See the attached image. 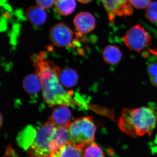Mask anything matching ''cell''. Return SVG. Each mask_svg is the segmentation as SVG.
I'll return each instance as SVG.
<instances>
[{
    "mask_svg": "<svg viewBox=\"0 0 157 157\" xmlns=\"http://www.w3.org/2000/svg\"><path fill=\"white\" fill-rule=\"evenodd\" d=\"M147 73L152 84L157 87V63H152L148 65Z\"/></svg>",
    "mask_w": 157,
    "mask_h": 157,
    "instance_id": "obj_19",
    "label": "cell"
},
{
    "mask_svg": "<svg viewBox=\"0 0 157 157\" xmlns=\"http://www.w3.org/2000/svg\"><path fill=\"white\" fill-rule=\"evenodd\" d=\"M68 126L71 142L75 145L85 148L94 142L96 127L92 117L78 118L71 122Z\"/></svg>",
    "mask_w": 157,
    "mask_h": 157,
    "instance_id": "obj_3",
    "label": "cell"
},
{
    "mask_svg": "<svg viewBox=\"0 0 157 157\" xmlns=\"http://www.w3.org/2000/svg\"><path fill=\"white\" fill-rule=\"evenodd\" d=\"M146 17L152 23L157 22V2H151L147 7Z\"/></svg>",
    "mask_w": 157,
    "mask_h": 157,
    "instance_id": "obj_18",
    "label": "cell"
},
{
    "mask_svg": "<svg viewBox=\"0 0 157 157\" xmlns=\"http://www.w3.org/2000/svg\"><path fill=\"white\" fill-rule=\"evenodd\" d=\"M49 38L52 43L58 47L70 46L73 38L72 30L63 23H59L54 25L50 31Z\"/></svg>",
    "mask_w": 157,
    "mask_h": 157,
    "instance_id": "obj_7",
    "label": "cell"
},
{
    "mask_svg": "<svg viewBox=\"0 0 157 157\" xmlns=\"http://www.w3.org/2000/svg\"><path fill=\"white\" fill-rule=\"evenodd\" d=\"M45 53H40L34 62L36 72L41 78L42 95L49 107L57 105L67 106L75 105L72 94L67 91L59 78V69L52 61L45 60Z\"/></svg>",
    "mask_w": 157,
    "mask_h": 157,
    "instance_id": "obj_1",
    "label": "cell"
},
{
    "mask_svg": "<svg viewBox=\"0 0 157 157\" xmlns=\"http://www.w3.org/2000/svg\"><path fill=\"white\" fill-rule=\"evenodd\" d=\"M56 126L49 120L43 124L36 130V133L33 143L26 150L31 157H49L51 152L50 142Z\"/></svg>",
    "mask_w": 157,
    "mask_h": 157,
    "instance_id": "obj_4",
    "label": "cell"
},
{
    "mask_svg": "<svg viewBox=\"0 0 157 157\" xmlns=\"http://www.w3.org/2000/svg\"><path fill=\"white\" fill-rule=\"evenodd\" d=\"M73 23L80 34L89 33L95 28V18L93 14L88 12L78 13L74 17Z\"/></svg>",
    "mask_w": 157,
    "mask_h": 157,
    "instance_id": "obj_8",
    "label": "cell"
},
{
    "mask_svg": "<svg viewBox=\"0 0 157 157\" xmlns=\"http://www.w3.org/2000/svg\"><path fill=\"white\" fill-rule=\"evenodd\" d=\"M131 5L138 9L147 8L151 3V0H129Z\"/></svg>",
    "mask_w": 157,
    "mask_h": 157,
    "instance_id": "obj_20",
    "label": "cell"
},
{
    "mask_svg": "<svg viewBox=\"0 0 157 157\" xmlns=\"http://www.w3.org/2000/svg\"><path fill=\"white\" fill-rule=\"evenodd\" d=\"M1 126H2V114H1Z\"/></svg>",
    "mask_w": 157,
    "mask_h": 157,
    "instance_id": "obj_24",
    "label": "cell"
},
{
    "mask_svg": "<svg viewBox=\"0 0 157 157\" xmlns=\"http://www.w3.org/2000/svg\"><path fill=\"white\" fill-rule=\"evenodd\" d=\"M36 3L38 6L44 9H48L51 8L56 0H36Z\"/></svg>",
    "mask_w": 157,
    "mask_h": 157,
    "instance_id": "obj_21",
    "label": "cell"
},
{
    "mask_svg": "<svg viewBox=\"0 0 157 157\" xmlns=\"http://www.w3.org/2000/svg\"><path fill=\"white\" fill-rule=\"evenodd\" d=\"M149 52L152 54L154 55L155 56H157V48L150 49Z\"/></svg>",
    "mask_w": 157,
    "mask_h": 157,
    "instance_id": "obj_22",
    "label": "cell"
},
{
    "mask_svg": "<svg viewBox=\"0 0 157 157\" xmlns=\"http://www.w3.org/2000/svg\"><path fill=\"white\" fill-rule=\"evenodd\" d=\"M122 53L118 47L113 45L106 46L103 52L104 61L110 65H114L120 61Z\"/></svg>",
    "mask_w": 157,
    "mask_h": 157,
    "instance_id": "obj_15",
    "label": "cell"
},
{
    "mask_svg": "<svg viewBox=\"0 0 157 157\" xmlns=\"http://www.w3.org/2000/svg\"><path fill=\"white\" fill-rule=\"evenodd\" d=\"M25 90L29 94H36L42 89V82L40 76L36 73L26 76L23 81Z\"/></svg>",
    "mask_w": 157,
    "mask_h": 157,
    "instance_id": "obj_12",
    "label": "cell"
},
{
    "mask_svg": "<svg viewBox=\"0 0 157 157\" xmlns=\"http://www.w3.org/2000/svg\"><path fill=\"white\" fill-rule=\"evenodd\" d=\"M70 142H72L68 126L56 127L50 142L51 153L57 151L62 146Z\"/></svg>",
    "mask_w": 157,
    "mask_h": 157,
    "instance_id": "obj_9",
    "label": "cell"
},
{
    "mask_svg": "<svg viewBox=\"0 0 157 157\" xmlns=\"http://www.w3.org/2000/svg\"><path fill=\"white\" fill-rule=\"evenodd\" d=\"M71 113L67 105H61L55 108L48 120L56 126H68L70 123Z\"/></svg>",
    "mask_w": 157,
    "mask_h": 157,
    "instance_id": "obj_10",
    "label": "cell"
},
{
    "mask_svg": "<svg viewBox=\"0 0 157 157\" xmlns=\"http://www.w3.org/2000/svg\"><path fill=\"white\" fill-rule=\"evenodd\" d=\"M83 157H105V155L98 144L92 143L84 148Z\"/></svg>",
    "mask_w": 157,
    "mask_h": 157,
    "instance_id": "obj_17",
    "label": "cell"
},
{
    "mask_svg": "<svg viewBox=\"0 0 157 157\" xmlns=\"http://www.w3.org/2000/svg\"><path fill=\"white\" fill-rule=\"evenodd\" d=\"M59 78L64 87L71 88L75 86L78 80V75L75 70L70 68L60 71Z\"/></svg>",
    "mask_w": 157,
    "mask_h": 157,
    "instance_id": "obj_14",
    "label": "cell"
},
{
    "mask_svg": "<svg viewBox=\"0 0 157 157\" xmlns=\"http://www.w3.org/2000/svg\"><path fill=\"white\" fill-rule=\"evenodd\" d=\"M84 149L70 142L53 153H55L58 157H83Z\"/></svg>",
    "mask_w": 157,
    "mask_h": 157,
    "instance_id": "obj_13",
    "label": "cell"
},
{
    "mask_svg": "<svg viewBox=\"0 0 157 157\" xmlns=\"http://www.w3.org/2000/svg\"><path fill=\"white\" fill-rule=\"evenodd\" d=\"M76 8L75 0H56L55 9L57 14L67 16L72 14Z\"/></svg>",
    "mask_w": 157,
    "mask_h": 157,
    "instance_id": "obj_16",
    "label": "cell"
},
{
    "mask_svg": "<svg viewBox=\"0 0 157 157\" xmlns=\"http://www.w3.org/2000/svg\"><path fill=\"white\" fill-rule=\"evenodd\" d=\"M77 1L82 4H88L92 0H77Z\"/></svg>",
    "mask_w": 157,
    "mask_h": 157,
    "instance_id": "obj_23",
    "label": "cell"
},
{
    "mask_svg": "<svg viewBox=\"0 0 157 157\" xmlns=\"http://www.w3.org/2000/svg\"><path fill=\"white\" fill-rule=\"evenodd\" d=\"M157 124L155 110L148 107L124 108L118 121L123 133L133 137L151 136Z\"/></svg>",
    "mask_w": 157,
    "mask_h": 157,
    "instance_id": "obj_2",
    "label": "cell"
},
{
    "mask_svg": "<svg viewBox=\"0 0 157 157\" xmlns=\"http://www.w3.org/2000/svg\"><path fill=\"white\" fill-rule=\"evenodd\" d=\"M25 14L30 22L34 25H42L47 18V14L44 9L38 6L29 7Z\"/></svg>",
    "mask_w": 157,
    "mask_h": 157,
    "instance_id": "obj_11",
    "label": "cell"
},
{
    "mask_svg": "<svg viewBox=\"0 0 157 157\" xmlns=\"http://www.w3.org/2000/svg\"><path fill=\"white\" fill-rule=\"evenodd\" d=\"M152 39L151 36L139 24L129 29L122 37L124 43L129 49L139 52L151 45Z\"/></svg>",
    "mask_w": 157,
    "mask_h": 157,
    "instance_id": "obj_5",
    "label": "cell"
},
{
    "mask_svg": "<svg viewBox=\"0 0 157 157\" xmlns=\"http://www.w3.org/2000/svg\"><path fill=\"white\" fill-rule=\"evenodd\" d=\"M109 22L114 23L117 17H126L133 14L129 0H101Z\"/></svg>",
    "mask_w": 157,
    "mask_h": 157,
    "instance_id": "obj_6",
    "label": "cell"
}]
</instances>
